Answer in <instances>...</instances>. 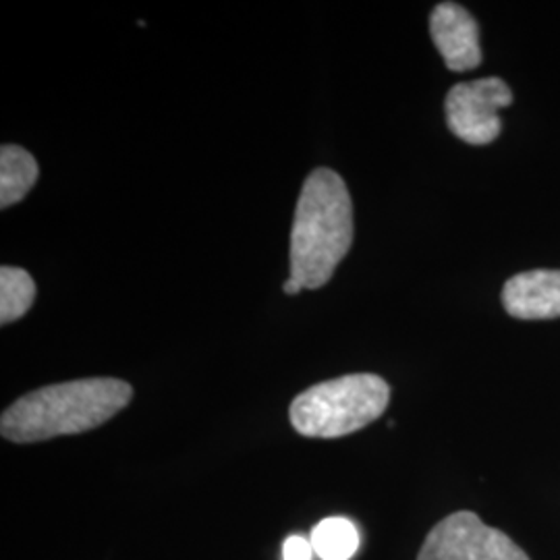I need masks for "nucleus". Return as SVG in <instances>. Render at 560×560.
Instances as JSON below:
<instances>
[{
	"label": "nucleus",
	"mask_w": 560,
	"mask_h": 560,
	"mask_svg": "<svg viewBox=\"0 0 560 560\" xmlns=\"http://www.w3.org/2000/svg\"><path fill=\"white\" fill-rule=\"evenodd\" d=\"M131 397V384L119 378H83L44 386L4 409L0 434L18 444L81 434L115 418Z\"/></svg>",
	"instance_id": "1"
},
{
	"label": "nucleus",
	"mask_w": 560,
	"mask_h": 560,
	"mask_svg": "<svg viewBox=\"0 0 560 560\" xmlns=\"http://www.w3.org/2000/svg\"><path fill=\"white\" fill-rule=\"evenodd\" d=\"M430 34L451 71L480 67V27L457 2H442L430 15Z\"/></svg>",
	"instance_id": "6"
},
{
	"label": "nucleus",
	"mask_w": 560,
	"mask_h": 560,
	"mask_svg": "<svg viewBox=\"0 0 560 560\" xmlns=\"http://www.w3.org/2000/svg\"><path fill=\"white\" fill-rule=\"evenodd\" d=\"M511 102L513 92L501 78L457 83L444 101L448 129L471 145L492 143L502 131L499 110L511 106Z\"/></svg>",
	"instance_id": "5"
},
{
	"label": "nucleus",
	"mask_w": 560,
	"mask_h": 560,
	"mask_svg": "<svg viewBox=\"0 0 560 560\" xmlns=\"http://www.w3.org/2000/svg\"><path fill=\"white\" fill-rule=\"evenodd\" d=\"M390 400V386L376 374H349L320 382L295 397L289 418L301 436L340 439L378 420Z\"/></svg>",
	"instance_id": "3"
},
{
	"label": "nucleus",
	"mask_w": 560,
	"mask_h": 560,
	"mask_svg": "<svg viewBox=\"0 0 560 560\" xmlns=\"http://www.w3.org/2000/svg\"><path fill=\"white\" fill-rule=\"evenodd\" d=\"M38 177L40 168L36 159L21 145L4 143L0 148V208L7 210L23 200Z\"/></svg>",
	"instance_id": "8"
},
{
	"label": "nucleus",
	"mask_w": 560,
	"mask_h": 560,
	"mask_svg": "<svg viewBox=\"0 0 560 560\" xmlns=\"http://www.w3.org/2000/svg\"><path fill=\"white\" fill-rule=\"evenodd\" d=\"M312 546L322 560H349L360 550V532L353 521L328 517L312 532Z\"/></svg>",
	"instance_id": "9"
},
{
	"label": "nucleus",
	"mask_w": 560,
	"mask_h": 560,
	"mask_svg": "<svg viewBox=\"0 0 560 560\" xmlns=\"http://www.w3.org/2000/svg\"><path fill=\"white\" fill-rule=\"evenodd\" d=\"M316 552L312 541L301 538V536H291L282 546V560H314Z\"/></svg>",
	"instance_id": "11"
},
{
	"label": "nucleus",
	"mask_w": 560,
	"mask_h": 560,
	"mask_svg": "<svg viewBox=\"0 0 560 560\" xmlns=\"http://www.w3.org/2000/svg\"><path fill=\"white\" fill-rule=\"evenodd\" d=\"M282 291H284L287 295H298V293H301L303 289H301V284L298 280H293L289 277V280L282 284Z\"/></svg>",
	"instance_id": "12"
},
{
	"label": "nucleus",
	"mask_w": 560,
	"mask_h": 560,
	"mask_svg": "<svg viewBox=\"0 0 560 560\" xmlns=\"http://www.w3.org/2000/svg\"><path fill=\"white\" fill-rule=\"evenodd\" d=\"M502 305L520 320L560 318V270H529L506 280Z\"/></svg>",
	"instance_id": "7"
},
{
	"label": "nucleus",
	"mask_w": 560,
	"mask_h": 560,
	"mask_svg": "<svg viewBox=\"0 0 560 560\" xmlns=\"http://www.w3.org/2000/svg\"><path fill=\"white\" fill-rule=\"evenodd\" d=\"M418 560H529L504 532L486 525L471 511H459L436 523Z\"/></svg>",
	"instance_id": "4"
},
{
	"label": "nucleus",
	"mask_w": 560,
	"mask_h": 560,
	"mask_svg": "<svg viewBox=\"0 0 560 560\" xmlns=\"http://www.w3.org/2000/svg\"><path fill=\"white\" fill-rule=\"evenodd\" d=\"M353 243V201L340 175L316 168L303 183L291 231V279L316 291Z\"/></svg>",
	"instance_id": "2"
},
{
	"label": "nucleus",
	"mask_w": 560,
	"mask_h": 560,
	"mask_svg": "<svg viewBox=\"0 0 560 560\" xmlns=\"http://www.w3.org/2000/svg\"><path fill=\"white\" fill-rule=\"evenodd\" d=\"M36 300V282L15 266L0 268V324L7 326L11 322L23 318L32 303Z\"/></svg>",
	"instance_id": "10"
}]
</instances>
